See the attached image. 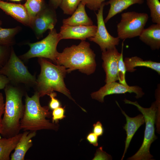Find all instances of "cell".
Returning a JSON list of instances; mask_svg holds the SVG:
<instances>
[{"label":"cell","mask_w":160,"mask_h":160,"mask_svg":"<svg viewBox=\"0 0 160 160\" xmlns=\"http://www.w3.org/2000/svg\"><path fill=\"white\" fill-rule=\"evenodd\" d=\"M95 57L89 43L81 40L78 45H72L65 48L61 53L58 52L55 63L67 68V73L78 69L89 75L94 73L96 69Z\"/></svg>","instance_id":"cell-1"},{"label":"cell","mask_w":160,"mask_h":160,"mask_svg":"<svg viewBox=\"0 0 160 160\" xmlns=\"http://www.w3.org/2000/svg\"><path fill=\"white\" fill-rule=\"evenodd\" d=\"M4 92L6 100L1 134L4 137L9 138L19 133L25 105L22 100L23 94L18 88L8 84Z\"/></svg>","instance_id":"cell-2"},{"label":"cell","mask_w":160,"mask_h":160,"mask_svg":"<svg viewBox=\"0 0 160 160\" xmlns=\"http://www.w3.org/2000/svg\"><path fill=\"white\" fill-rule=\"evenodd\" d=\"M39 62L41 71L36 80L37 91L41 97L48 95L54 91L61 93L74 101L64 82L67 72L62 65H55L43 58H39Z\"/></svg>","instance_id":"cell-3"},{"label":"cell","mask_w":160,"mask_h":160,"mask_svg":"<svg viewBox=\"0 0 160 160\" xmlns=\"http://www.w3.org/2000/svg\"><path fill=\"white\" fill-rule=\"evenodd\" d=\"M40 97L36 91L31 97L26 95L24 113L20 121L21 129L35 131L44 129H58L57 124L46 119L51 117L52 113L49 111L48 107L41 106Z\"/></svg>","instance_id":"cell-4"},{"label":"cell","mask_w":160,"mask_h":160,"mask_svg":"<svg viewBox=\"0 0 160 160\" xmlns=\"http://www.w3.org/2000/svg\"><path fill=\"white\" fill-rule=\"evenodd\" d=\"M153 102L151 107L144 108L141 106L137 101L132 102L125 99L124 101L126 104H132L136 106L143 116L145 124L144 135L142 145L138 151L133 156L127 159L130 160H152L153 156L150 152V148L151 143L157 139L155 134L154 124L158 110L159 101V97Z\"/></svg>","instance_id":"cell-5"},{"label":"cell","mask_w":160,"mask_h":160,"mask_svg":"<svg viewBox=\"0 0 160 160\" xmlns=\"http://www.w3.org/2000/svg\"><path fill=\"white\" fill-rule=\"evenodd\" d=\"M148 19V15L145 13L131 11L122 13L120 21L117 25V37L124 40L139 36Z\"/></svg>","instance_id":"cell-6"},{"label":"cell","mask_w":160,"mask_h":160,"mask_svg":"<svg viewBox=\"0 0 160 160\" xmlns=\"http://www.w3.org/2000/svg\"><path fill=\"white\" fill-rule=\"evenodd\" d=\"M61 40L59 33L54 28L50 30L48 35L41 40L28 43L29 50L21 57L24 60L36 57L47 58L55 63L56 57L58 52L57 47Z\"/></svg>","instance_id":"cell-7"},{"label":"cell","mask_w":160,"mask_h":160,"mask_svg":"<svg viewBox=\"0 0 160 160\" xmlns=\"http://www.w3.org/2000/svg\"><path fill=\"white\" fill-rule=\"evenodd\" d=\"M0 74L5 75L10 81L15 83L36 85V84L35 76L29 73L12 49L9 59L0 69Z\"/></svg>","instance_id":"cell-8"},{"label":"cell","mask_w":160,"mask_h":160,"mask_svg":"<svg viewBox=\"0 0 160 160\" xmlns=\"http://www.w3.org/2000/svg\"><path fill=\"white\" fill-rule=\"evenodd\" d=\"M105 5V2L103 3L96 14L97 28L95 36L88 39L97 44L102 52L116 47L119 44L120 41L118 37L111 35L106 28L103 17V10Z\"/></svg>","instance_id":"cell-9"},{"label":"cell","mask_w":160,"mask_h":160,"mask_svg":"<svg viewBox=\"0 0 160 160\" xmlns=\"http://www.w3.org/2000/svg\"><path fill=\"white\" fill-rule=\"evenodd\" d=\"M134 93L136 94L135 97H142L144 93L142 89L137 86L124 85L116 81L106 83L97 91L91 94L92 98L99 102H104V98L106 96L115 94H122L126 93Z\"/></svg>","instance_id":"cell-10"},{"label":"cell","mask_w":160,"mask_h":160,"mask_svg":"<svg viewBox=\"0 0 160 160\" xmlns=\"http://www.w3.org/2000/svg\"><path fill=\"white\" fill-rule=\"evenodd\" d=\"M57 21L55 9L47 6L31 19L30 27L39 38L47 30L50 31L54 28Z\"/></svg>","instance_id":"cell-11"},{"label":"cell","mask_w":160,"mask_h":160,"mask_svg":"<svg viewBox=\"0 0 160 160\" xmlns=\"http://www.w3.org/2000/svg\"><path fill=\"white\" fill-rule=\"evenodd\" d=\"M97 28V26L94 25L71 26L63 24L58 33L61 40L73 39L85 40L94 36Z\"/></svg>","instance_id":"cell-12"},{"label":"cell","mask_w":160,"mask_h":160,"mask_svg":"<svg viewBox=\"0 0 160 160\" xmlns=\"http://www.w3.org/2000/svg\"><path fill=\"white\" fill-rule=\"evenodd\" d=\"M120 55L116 47L102 52V67L106 74V83L118 80V64Z\"/></svg>","instance_id":"cell-13"},{"label":"cell","mask_w":160,"mask_h":160,"mask_svg":"<svg viewBox=\"0 0 160 160\" xmlns=\"http://www.w3.org/2000/svg\"><path fill=\"white\" fill-rule=\"evenodd\" d=\"M0 9L18 22L30 26L31 19L24 5L0 0Z\"/></svg>","instance_id":"cell-14"},{"label":"cell","mask_w":160,"mask_h":160,"mask_svg":"<svg viewBox=\"0 0 160 160\" xmlns=\"http://www.w3.org/2000/svg\"><path fill=\"white\" fill-rule=\"evenodd\" d=\"M116 102L121 109L122 113L126 117V123L123 127L126 131L127 137L125 141L124 150L121 159L122 160L124 157L132 138L139 128L144 124L145 120L142 114H139L134 117H129L121 109L117 102L116 101Z\"/></svg>","instance_id":"cell-15"},{"label":"cell","mask_w":160,"mask_h":160,"mask_svg":"<svg viewBox=\"0 0 160 160\" xmlns=\"http://www.w3.org/2000/svg\"><path fill=\"white\" fill-rule=\"evenodd\" d=\"M36 135V131H25L22 136L15 149L14 152L11 155V160H24L25 155L29 149L32 146L31 139Z\"/></svg>","instance_id":"cell-16"},{"label":"cell","mask_w":160,"mask_h":160,"mask_svg":"<svg viewBox=\"0 0 160 160\" xmlns=\"http://www.w3.org/2000/svg\"><path fill=\"white\" fill-rule=\"evenodd\" d=\"M139 38L151 49H159L160 48V24H152L144 28Z\"/></svg>","instance_id":"cell-17"},{"label":"cell","mask_w":160,"mask_h":160,"mask_svg":"<svg viewBox=\"0 0 160 160\" xmlns=\"http://www.w3.org/2000/svg\"><path fill=\"white\" fill-rule=\"evenodd\" d=\"M85 6L81 2L72 15L63 20V24L71 26L93 25L92 21L86 13Z\"/></svg>","instance_id":"cell-18"},{"label":"cell","mask_w":160,"mask_h":160,"mask_svg":"<svg viewBox=\"0 0 160 160\" xmlns=\"http://www.w3.org/2000/svg\"><path fill=\"white\" fill-rule=\"evenodd\" d=\"M124 62L127 71L132 72L136 69L137 67H145L151 69L160 74V63L151 60H144L137 56L125 57Z\"/></svg>","instance_id":"cell-19"},{"label":"cell","mask_w":160,"mask_h":160,"mask_svg":"<svg viewBox=\"0 0 160 160\" xmlns=\"http://www.w3.org/2000/svg\"><path fill=\"white\" fill-rule=\"evenodd\" d=\"M144 0H109L105 2L106 5H110V8L108 14L104 20L107 23L111 18L131 6L135 4H143Z\"/></svg>","instance_id":"cell-20"},{"label":"cell","mask_w":160,"mask_h":160,"mask_svg":"<svg viewBox=\"0 0 160 160\" xmlns=\"http://www.w3.org/2000/svg\"><path fill=\"white\" fill-rule=\"evenodd\" d=\"M22 133L9 138H0V160H9L11 152L15 149Z\"/></svg>","instance_id":"cell-21"},{"label":"cell","mask_w":160,"mask_h":160,"mask_svg":"<svg viewBox=\"0 0 160 160\" xmlns=\"http://www.w3.org/2000/svg\"><path fill=\"white\" fill-rule=\"evenodd\" d=\"M1 24L2 22L0 20V45L9 46L13 43V38L20 28H3L1 27Z\"/></svg>","instance_id":"cell-22"},{"label":"cell","mask_w":160,"mask_h":160,"mask_svg":"<svg viewBox=\"0 0 160 160\" xmlns=\"http://www.w3.org/2000/svg\"><path fill=\"white\" fill-rule=\"evenodd\" d=\"M24 5L31 20L47 6L44 0H27Z\"/></svg>","instance_id":"cell-23"},{"label":"cell","mask_w":160,"mask_h":160,"mask_svg":"<svg viewBox=\"0 0 160 160\" xmlns=\"http://www.w3.org/2000/svg\"><path fill=\"white\" fill-rule=\"evenodd\" d=\"M147 4L150 11L152 22L160 24V2L159 0H146Z\"/></svg>","instance_id":"cell-24"},{"label":"cell","mask_w":160,"mask_h":160,"mask_svg":"<svg viewBox=\"0 0 160 160\" xmlns=\"http://www.w3.org/2000/svg\"><path fill=\"white\" fill-rule=\"evenodd\" d=\"M124 42L121 45V55L119 59L117 69V78L119 82L124 85H127L126 80V74L127 71L123 59V49Z\"/></svg>","instance_id":"cell-25"},{"label":"cell","mask_w":160,"mask_h":160,"mask_svg":"<svg viewBox=\"0 0 160 160\" xmlns=\"http://www.w3.org/2000/svg\"><path fill=\"white\" fill-rule=\"evenodd\" d=\"M81 0H62L60 7L63 13L71 15L75 11Z\"/></svg>","instance_id":"cell-26"},{"label":"cell","mask_w":160,"mask_h":160,"mask_svg":"<svg viewBox=\"0 0 160 160\" xmlns=\"http://www.w3.org/2000/svg\"><path fill=\"white\" fill-rule=\"evenodd\" d=\"M65 111L64 108L61 106L53 110L51 113L52 122L57 124L59 120L65 118Z\"/></svg>","instance_id":"cell-27"},{"label":"cell","mask_w":160,"mask_h":160,"mask_svg":"<svg viewBox=\"0 0 160 160\" xmlns=\"http://www.w3.org/2000/svg\"><path fill=\"white\" fill-rule=\"evenodd\" d=\"M105 0H81V2L90 9L94 11L98 10Z\"/></svg>","instance_id":"cell-28"},{"label":"cell","mask_w":160,"mask_h":160,"mask_svg":"<svg viewBox=\"0 0 160 160\" xmlns=\"http://www.w3.org/2000/svg\"><path fill=\"white\" fill-rule=\"evenodd\" d=\"M9 46L0 45V69L7 61Z\"/></svg>","instance_id":"cell-29"},{"label":"cell","mask_w":160,"mask_h":160,"mask_svg":"<svg viewBox=\"0 0 160 160\" xmlns=\"http://www.w3.org/2000/svg\"><path fill=\"white\" fill-rule=\"evenodd\" d=\"M48 95L51 98V100L49 104V108L51 110H53L61 106V103L60 101L56 98L55 97L57 96L56 93L52 92H51Z\"/></svg>","instance_id":"cell-30"},{"label":"cell","mask_w":160,"mask_h":160,"mask_svg":"<svg viewBox=\"0 0 160 160\" xmlns=\"http://www.w3.org/2000/svg\"><path fill=\"white\" fill-rule=\"evenodd\" d=\"M93 132L98 137L103 135L104 129L102 124L100 121H97L93 125Z\"/></svg>","instance_id":"cell-31"},{"label":"cell","mask_w":160,"mask_h":160,"mask_svg":"<svg viewBox=\"0 0 160 160\" xmlns=\"http://www.w3.org/2000/svg\"><path fill=\"white\" fill-rule=\"evenodd\" d=\"M86 139L90 144L95 146H98V136L93 132L88 134L86 137Z\"/></svg>","instance_id":"cell-32"},{"label":"cell","mask_w":160,"mask_h":160,"mask_svg":"<svg viewBox=\"0 0 160 160\" xmlns=\"http://www.w3.org/2000/svg\"><path fill=\"white\" fill-rule=\"evenodd\" d=\"M9 81V79L6 76L0 74V89L4 88Z\"/></svg>","instance_id":"cell-33"},{"label":"cell","mask_w":160,"mask_h":160,"mask_svg":"<svg viewBox=\"0 0 160 160\" xmlns=\"http://www.w3.org/2000/svg\"><path fill=\"white\" fill-rule=\"evenodd\" d=\"M5 103L2 94L0 93V126H1L2 116L4 112Z\"/></svg>","instance_id":"cell-34"},{"label":"cell","mask_w":160,"mask_h":160,"mask_svg":"<svg viewBox=\"0 0 160 160\" xmlns=\"http://www.w3.org/2000/svg\"><path fill=\"white\" fill-rule=\"evenodd\" d=\"M62 0H49V6L55 9L60 6Z\"/></svg>","instance_id":"cell-35"},{"label":"cell","mask_w":160,"mask_h":160,"mask_svg":"<svg viewBox=\"0 0 160 160\" xmlns=\"http://www.w3.org/2000/svg\"><path fill=\"white\" fill-rule=\"evenodd\" d=\"M1 126H0V134H1ZM0 138H1V136L0 135Z\"/></svg>","instance_id":"cell-36"},{"label":"cell","mask_w":160,"mask_h":160,"mask_svg":"<svg viewBox=\"0 0 160 160\" xmlns=\"http://www.w3.org/2000/svg\"><path fill=\"white\" fill-rule=\"evenodd\" d=\"M10 0L15 1H20L21 0Z\"/></svg>","instance_id":"cell-37"}]
</instances>
